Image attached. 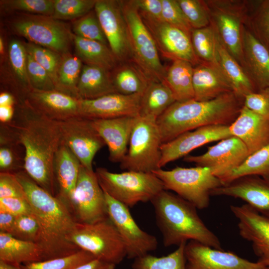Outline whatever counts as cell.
Listing matches in <instances>:
<instances>
[{"mask_svg":"<svg viewBox=\"0 0 269 269\" xmlns=\"http://www.w3.org/2000/svg\"><path fill=\"white\" fill-rule=\"evenodd\" d=\"M0 127L24 147L25 171L55 196L53 167L62 141L60 122L44 116L24 100L17 102L13 118L8 123H0Z\"/></svg>","mask_w":269,"mask_h":269,"instance_id":"obj_1","label":"cell"},{"mask_svg":"<svg viewBox=\"0 0 269 269\" xmlns=\"http://www.w3.org/2000/svg\"><path fill=\"white\" fill-rule=\"evenodd\" d=\"M15 175L39 224L37 243L43 251L44 261L69 256L80 250L69 241L77 221L68 206L38 185L24 170Z\"/></svg>","mask_w":269,"mask_h":269,"instance_id":"obj_2","label":"cell"},{"mask_svg":"<svg viewBox=\"0 0 269 269\" xmlns=\"http://www.w3.org/2000/svg\"><path fill=\"white\" fill-rule=\"evenodd\" d=\"M244 101L234 92L205 101H176L156 119L162 144L202 127L230 126L238 116Z\"/></svg>","mask_w":269,"mask_h":269,"instance_id":"obj_3","label":"cell"},{"mask_svg":"<svg viewBox=\"0 0 269 269\" xmlns=\"http://www.w3.org/2000/svg\"><path fill=\"white\" fill-rule=\"evenodd\" d=\"M150 202L165 247L195 241L222 250L219 238L206 226L193 204L165 189Z\"/></svg>","mask_w":269,"mask_h":269,"instance_id":"obj_4","label":"cell"},{"mask_svg":"<svg viewBox=\"0 0 269 269\" xmlns=\"http://www.w3.org/2000/svg\"><path fill=\"white\" fill-rule=\"evenodd\" d=\"M95 172L103 190L128 208L151 201L164 190L162 181L153 172L114 173L104 167L97 168Z\"/></svg>","mask_w":269,"mask_h":269,"instance_id":"obj_5","label":"cell"},{"mask_svg":"<svg viewBox=\"0 0 269 269\" xmlns=\"http://www.w3.org/2000/svg\"><path fill=\"white\" fill-rule=\"evenodd\" d=\"M210 24L223 44L244 69L243 35L248 22L250 1L206 0Z\"/></svg>","mask_w":269,"mask_h":269,"instance_id":"obj_6","label":"cell"},{"mask_svg":"<svg viewBox=\"0 0 269 269\" xmlns=\"http://www.w3.org/2000/svg\"><path fill=\"white\" fill-rule=\"evenodd\" d=\"M152 172L162 181L165 190L174 191L199 209L207 208L211 191L223 185L207 167L177 166L170 170L160 168Z\"/></svg>","mask_w":269,"mask_h":269,"instance_id":"obj_7","label":"cell"},{"mask_svg":"<svg viewBox=\"0 0 269 269\" xmlns=\"http://www.w3.org/2000/svg\"><path fill=\"white\" fill-rule=\"evenodd\" d=\"M69 241L96 259L116 265L127 257L124 243L109 217L93 223L77 222Z\"/></svg>","mask_w":269,"mask_h":269,"instance_id":"obj_8","label":"cell"},{"mask_svg":"<svg viewBox=\"0 0 269 269\" xmlns=\"http://www.w3.org/2000/svg\"><path fill=\"white\" fill-rule=\"evenodd\" d=\"M156 119L136 117L127 152L120 163L122 169L152 172L160 169L162 141Z\"/></svg>","mask_w":269,"mask_h":269,"instance_id":"obj_9","label":"cell"},{"mask_svg":"<svg viewBox=\"0 0 269 269\" xmlns=\"http://www.w3.org/2000/svg\"><path fill=\"white\" fill-rule=\"evenodd\" d=\"M120 3L128 27L133 60L150 82H163L166 67L161 62L153 37L133 0H120Z\"/></svg>","mask_w":269,"mask_h":269,"instance_id":"obj_10","label":"cell"},{"mask_svg":"<svg viewBox=\"0 0 269 269\" xmlns=\"http://www.w3.org/2000/svg\"><path fill=\"white\" fill-rule=\"evenodd\" d=\"M12 27L29 42L59 54H67L73 39L65 23L50 16L24 15L16 19Z\"/></svg>","mask_w":269,"mask_h":269,"instance_id":"obj_11","label":"cell"},{"mask_svg":"<svg viewBox=\"0 0 269 269\" xmlns=\"http://www.w3.org/2000/svg\"><path fill=\"white\" fill-rule=\"evenodd\" d=\"M104 193L108 217L124 243L127 257L135 259L155 251L158 246L156 237L139 228L127 206Z\"/></svg>","mask_w":269,"mask_h":269,"instance_id":"obj_12","label":"cell"},{"mask_svg":"<svg viewBox=\"0 0 269 269\" xmlns=\"http://www.w3.org/2000/svg\"><path fill=\"white\" fill-rule=\"evenodd\" d=\"M71 212L78 222L82 223H93L108 217L105 193L95 171L82 165L73 195Z\"/></svg>","mask_w":269,"mask_h":269,"instance_id":"obj_13","label":"cell"},{"mask_svg":"<svg viewBox=\"0 0 269 269\" xmlns=\"http://www.w3.org/2000/svg\"><path fill=\"white\" fill-rule=\"evenodd\" d=\"M94 10L109 47L119 62L133 60L128 27L120 0H97Z\"/></svg>","mask_w":269,"mask_h":269,"instance_id":"obj_14","label":"cell"},{"mask_svg":"<svg viewBox=\"0 0 269 269\" xmlns=\"http://www.w3.org/2000/svg\"><path fill=\"white\" fill-rule=\"evenodd\" d=\"M249 153L244 143L238 138L231 136L210 146L199 155H186L183 160L197 166L208 168L221 181L239 167Z\"/></svg>","mask_w":269,"mask_h":269,"instance_id":"obj_15","label":"cell"},{"mask_svg":"<svg viewBox=\"0 0 269 269\" xmlns=\"http://www.w3.org/2000/svg\"><path fill=\"white\" fill-rule=\"evenodd\" d=\"M60 122L63 143L82 166L93 170L94 156L106 144L92 125L91 120L78 117Z\"/></svg>","mask_w":269,"mask_h":269,"instance_id":"obj_16","label":"cell"},{"mask_svg":"<svg viewBox=\"0 0 269 269\" xmlns=\"http://www.w3.org/2000/svg\"><path fill=\"white\" fill-rule=\"evenodd\" d=\"M187 269H269L231 252L218 250L189 241L184 249Z\"/></svg>","mask_w":269,"mask_h":269,"instance_id":"obj_17","label":"cell"},{"mask_svg":"<svg viewBox=\"0 0 269 269\" xmlns=\"http://www.w3.org/2000/svg\"><path fill=\"white\" fill-rule=\"evenodd\" d=\"M142 19L163 57L172 61H187L193 66L200 63L194 52L189 35L163 20Z\"/></svg>","mask_w":269,"mask_h":269,"instance_id":"obj_18","label":"cell"},{"mask_svg":"<svg viewBox=\"0 0 269 269\" xmlns=\"http://www.w3.org/2000/svg\"><path fill=\"white\" fill-rule=\"evenodd\" d=\"M240 236L252 244L257 262L269 269V219L247 204L231 205Z\"/></svg>","mask_w":269,"mask_h":269,"instance_id":"obj_19","label":"cell"},{"mask_svg":"<svg viewBox=\"0 0 269 269\" xmlns=\"http://www.w3.org/2000/svg\"><path fill=\"white\" fill-rule=\"evenodd\" d=\"M229 126L215 125L202 127L185 132L171 141L162 143L160 146L159 168L186 156L196 148L232 136Z\"/></svg>","mask_w":269,"mask_h":269,"instance_id":"obj_20","label":"cell"},{"mask_svg":"<svg viewBox=\"0 0 269 269\" xmlns=\"http://www.w3.org/2000/svg\"><path fill=\"white\" fill-rule=\"evenodd\" d=\"M141 94H108L93 99H79L80 117L90 120L136 117L139 115Z\"/></svg>","mask_w":269,"mask_h":269,"instance_id":"obj_21","label":"cell"},{"mask_svg":"<svg viewBox=\"0 0 269 269\" xmlns=\"http://www.w3.org/2000/svg\"><path fill=\"white\" fill-rule=\"evenodd\" d=\"M210 194L240 199L269 219V182L259 176L237 178L213 189Z\"/></svg>","mask_w":269,"mask_h":269,"instance_id":"obj_22","label":"cell"},{"mask_svg":"<svg viewBox=\"0 0 269 269\" xmlns=\"http://www.w3.org/2000/svg\"><path fill=\"white\" fill-rule=\"evenodd\" d=\"M25 100L37 111L54 121L62 122L80 117L79 99L57 90L32 89Z\"/></svg>","mask_w":269,"mask_h":269,"instance_id":"obj_23","label":"cell"},{"mask_svg":"<svg viewBox=\"0 0 269 269\" xmlns=\"http://www.w3.org/2000/svg\"><path fill=\"white\" fill-rule=\"evenodd\" d=\"M136 117L91 120L108 146L111 161L121 163L125 156Z\"/></svg>","mask_w":269,"mask_h":269,"instance_id":"obj_24","label":"cell"},{"mask_svg":"<svg viewBox=\"0 0 269 269\" xmlns=\"http://www.w3.org/2000/svg\"><path fill=\"white\" fill-rule=\"evenodd\" d=\"M229 128L231 135L244 143L249 155L269 143V121L245 106Z\"/></svg>","mask_w":269,"mask_h":269,"instance_id":"obj_25","label":"cell"},{"mask_svg":"<svg viewBox=\"0 0 269 269\" xmlns=\"http://www.w3.org/2000/svg\"><path fill=\"white\" fill-rule=\"evenodd\" d=\"M81 165L77 158L62 141L53 161L56 194L55 196L64 202L71 211Z\"/></svg>","mask_w":269,"mask_h":269,"instance_id":"obj_26","label":"cell"},{"mask_svg":"<svg viewBox=\"0 0 269 269\" xmlns=\"http://www.w3.org/2000/svg\"><path fill=\"white\" fill-rule=\"evenodd\" d=\"M244 69L258 91L269 87V51L246 26L243 35Z\"/></svg>","mask_w":269,"mask_h":269,"instance_id":"obj_27","label":"cell"},{"mask_svg":"<svg viewBox=\"0 0 269 269\" xmlns=\"http://www.w3.org/2000/svg\"><path fill=\"white\" fill-rule=\"evenodd\" d=\"M194 100L205 101L233 92L220 67L201 62L194 66L192 77Z\"/></svg>","mask_w":269,"mask_h":269,"instance_id":"obj_28","label":"cell"},{"mask_svg":"<svg viewBox=\"0 0 269 269\" xmlns=\"http://www.w3.org/2000/svg\"><path fill=\"white\" fill-rule=\"evenodd\" d=\"M0 261L14 266L44 261L38 244L17 239L0 232Z\"/></svg>","mask_w":269,"mask_h":269,"instance_id":"obj_29","label":"cell"},{"mask_svg":"<svg viewBox=\"0 0 269 269\" xmlns=\"http://www.w3.org/2000/svg\"><path fill=\"white\" fill-rule=\"evenodd\" d=\"M79 99H93L117 93L110 71L97 66H83L77 87Z\"/></svg>","mask_w":269,"mask_h":269,"instance_id":"obj_30","label":"cell"},{"mask_svg":"<svg viewBox=\"0 0 269 269\" xmlns=\"http://www.w3.org/2000/svg\"><path fill=\"white\" fill-rule=\"evenodd\" d=\"M216 34L219 64L230 82L233 92L244 99L247 95L258 92L256 86L246 71L228 51Z\"/></svg>","mask_w":269,"mask_h":269,"instance_id":"obj_31","label":"cell"},{"mask_svg":"<svg viewBox=\"0 0 269 269\" xmlns=\"http://www.w3.org/2000/svg\"><path fill=\"white\" fill-rule=\"evenodd\" d=\"M111 76L117 93L142 94L150 82L133 60L119 62Z\"/></svg>","mask_w":269,"mask_h":269,"instance_id":"obj_32","label":"cell"},{"mask_svg":"<svg viewBox=\"0 0 269 269\" xmlns=\"http://www.w3.org/2000/svg\"><path fill=\"white\" fill-rule=\"evenodd\" d=\"M193 68L191 63L182 60H173L166 67L163 82L171 91L176 101L194 99Z\"/></svg>","mask_w":269,"mask_h":269,"instance_id":"obj_33","label":"cell"},{"mask_svg":"<svg viewBox=\"0 0 269 269\" xmlns=\"http://www.w3.org/2000/svg\"><path fill=\"white\" fill-rule=\"evenodd\" d=\"M73 40L76 56L85 65L99 66L110 71L118 64L119 61L107 45L74 34Z\"/></svg>","mask_w":269,"mask_h":269,"instance_id":"obj_34","label":"cell"},{"mask_svg":"<svg viewBox=\"0 0 269 269\" xmlns=\"http://www.w3.org/2000/svg\"><path fill=\"white\" fill-rule=\"evenodd\" d=\"M175 102L164 82L151 81L141 94L139 116L157 119Z\"/></svg>","mask_w":269,"mask_h":269,"instance_id":"obj_35","label":"cell"},{"mask_svg":"<svg viewBox=\"0 0 269 269\" xmlns=\"http://www.w3.org/2000/svg\"><path fill=\"white\" fill-rule=\"evenodd\" d=\"M67 54L62 56L54 83L55 89L79 99L77 87L83 68L82 62L76 55Z\"/></svg>","mask_w":269,"mask_h":269,"instance_id":"obj_36","label":"cell"},{"mask_svg":"<svg viewBox=\"0 0 269 269\" xmlns=\"http://www.w3.org/2000/svg\"><path fill=\"white\" fill-rule=\"evenodd\" d=\"M25 156L23 146L0 129V172L15 174L24 170Z\"/></svg>","mask_w":269,"mask_h":269,"instance_id":"obj_37","label":"cell"},{"mask_svg":"<svg viewBox=\"0 0 269 269\" xmlns=\"http://www.w3.org/2000/svg\"><path fill=\"white\" fill-rule=\"evenodd\" d=\"M246 175L259 176L269 182V143L249 155L239 167L221 181L224 185Z\"/></svg>","mask_w":269,"mask_h":269,"instance_id":"obj_38","label":"cell"},{"mask_svg":"<svg viewBox=\"0 0 269 269\" xmlns=\"http://www.w3.org/2000/svg\"><path fill=\"white\" fill-rule=\"evenodd\" d=\"M190 39L194 52L200 62L219 66L217 49V34L209 26L192 29Z\"/></svg>","mask_w":269,"mask_h":269,"instance_id":"obj_39","label":"cell"},{"mask_svg":"<svg viewBox=\"0 0 269 269\" xmlns=\"http://www.w3.org/2000/svg\"><path fill=\"white\" fill-rule=\"evenodd\" d=\"M184 242L171 253L161 257L150 254L134 259L133 269H187L184 254Z\"/></svg>","mask_w":269,"mask_h":269,"instance_id":"obj_40","label":"cell"},{"mask_svg":"<svg viewBox=\"0 0 269 269\" xmlns=\"http://www.w3.org/2000/svg\"><path fill=\"white\" fill-rule=\"evenodd\" d=\"M246 26L269 51V0L250 1Z\"/></svg>","mask_w":269,"mask_h":269,"instance_id":"obj_41","label":"cell"},{"mask_svg":"<svg viewBox=\"0 0 269 269\" xmlns=\"http://www.w3.org/2000/svg\"><path fill=\"white\" fill-rule=\"evenodd\" d=\"M10 64L18 82L21 101L25 100L32 89L27 74V52L24 44L17 40H12L8 46Z\"/></svg>","mask_w":269,"mask_h":269,"instance_id":"obj_42","label":"cell"},{"mask_svg":"<svg viewBox=\"0 0 269 269\" xmlns=\"http://www.w3.org/2000/svg\"><path fill=\"white\" fill-rule=\"evenodd\" d=\"M95 259L91 253L80 250L69 256L41 262L24 264L21 265V267L22 269H75Z\"/></svg>","mask_w":269,"mask_h":269,"instance_id":"obj_43","label":"cell"},{"mask_svg":"<svg viewBox=\"0 0 269 269\" xmlns=\"http://www.w3.org/2000/svg\"><path fill=\"white\" fill-rule=\"evenodd\" d=\"M97 0H54L52 17L57 20L80 18L94 9Z\"/></svg>","mask_w":269,"mask_h":269,"instance_id":"obj_44","label":"cell"},{"mask_svg":"<svg viewBox=\"0 0 269 269\" xmlns=\"http://www.w3.org/2000/svg\"><path fill=\"white\" fill-rule=\"evenodd\" d=\"M73 31L80 37L108 44L94 9L74 22Z\"/></svg>","mask_w":269,"mask_h":269,"instance_id":"obj_45","label":"cell"},{"mask_svg":"<svg viewBox=\"0 0 269 269\" xmlns=\"http://www.w3.org/2000/svg\"><path fill=\"white\" fill-rule=\"evenodd\" d=\"M192 29H199L210 25L208 7L204 0H177Z\"/></svg>","mask_w":269,"mask_h":269,"instance_id":"obj_46","label":"cell"},{"mask_svg":"<svg viewBox=\"0 0 269 269\" xmlns=\"http://www.w3.org/2000/svg\"><path fill=\"white\" fill-rule=\"evenodd\" d=\"M24 45L26 52L46 70L54 84L62 56L56 52L30 42Z\"/></svg>","mask_w":269,"mask_h":269,"instance_id":"obj_47","label":"cell"},{"mask_svg":"<svg viewBox=\"0 0 269 269\" xmlns=\"http://www.w3.org/2000/svg\"><path fill=\"white\" fill-rule=\"evenodd\" d=\"M2 5L8 10L21 11L52 16L54 0H3Z\"/></svg>","mask_w":269,"mask_h":269,"instance_id":"obj_48","label":"cell"},{"mask_svg":"<svg viewBox=\"0 0 269 269\" xmlns=\"http://www.w3.org/2000/svg\"><path fill=\"white\" fill-rule=\"evenodd\" d=\"M26 67L28 79L32 89L39 91L56 90L48 73L27 53Z\"/></svg>","mask_w":269,"mask_h":269,"instance_id":"obj_49","label":"cell"},{"mask_svg":"<svg viewBox=\"0 0 269 269\" xmlns=\"http://www.w3.org/2000/svg\"><path fill=\"white\" fill-rule=\"evenodd\" d=\"M162 19L165 22L182 30L190 36L192 28L177 0H162Z\"/></svg>","mask_w":269,"mask_h":269,"instance_id":"obj_50","label":"cell"},{"mask_svg":"<svg viewBox=\"0 0 269 269\" xmlns=\"http://www.w3.org/2000/svg\"><path fill=\"white\" fill-rule=\"evenodd\" d=\"M39 233V224L33 214L15 216L12 236L22 240L37 243Z\"/></svg>","mask_w":269,"mask_h":269,"instance_id":"obj_51","label":"cell"},{"mask_svg":"<svg viewBox=\"0 0 269 269\" xmlns=\"http://www.w3.org/2000/svg\"><path fill=\"white\" fill-rule=\"evenodd\" d=\"M244 106L269 121V87L246 96Z\"/></svg>","mask_w":269,"mask_h":269,"instance_id":"obj_52","label":"cell"},{"mask_svg":"<svg viewBox=\"0 0 269 269\" xmlns=\"http://www.w3.org/2000/svg\"><path fill=\"white\" fill-rule=\"evenodd\" d=\"M9 197L26 199L23 188L15 175L0 172V198Z\"/></svg>","mask_w":269,"mask_h":269,"instance_id":"obj_53","label":"cell"},{"mask_svg":"<svg viewBox=\"0 0 269 269\" xmlns=\"http://www.w3.org/2000/svg\"><path fill=\"white\" fill-rule=\"evenodd\" d=\"M0 211L15 216L32 215L31 207L26 199L17 197L0 198Z\"/></svg>","mask_w":269,"mask_h":269,"instance_id":"obj_54","label":"cell"},{"mask_svg":"<svg viewBox=\"0 0 269 269\" xmlns=\"http://www.w3.org/2000/svg\"><path fill=\"white\" fill-rule=\"evenodd\" d=\"M133 2L142 18L163 20L162 0H133Z\"/></svg>","mask_w":269,"mask_h":269,"instance_id":"obj_55","label":"cell"},{"mask_svg":"<svg viewBox=\"0 0 269 269\" xmlns=\"http://www.w3.org/2000/svg\"><path fill=\"white\" fill-rule=\"evenodd\" d=\"M15 216L7 212L0 211V232L12 235Z\"/></svg>","mask_w":269,"mask_h":269,"instance_id":"obj_56","label":"cell"},{"mask_svg":"<svg viewBox=\"0 0 269 269\" xmlns=\"http://www.w3.org/2000/svg\"><path fill=\"white\" fill-rule=\"evenodd\" d=\"M115 267L114 264L95 259L75 269H115Z\"/></svg>","mask_w":269,"mask_h":269,"instance_id":"obj_57","label":"cell"},{"mask_svg":"<svg viewBox=\"0 0 269 269\" xmlns=\"http://www.w3.org/2000/svg\"><path fill=\"white\" fill-rule=\"evenodd\" d=\"M15 106H0V123L9 122L13 117Z\"/></svg>","mask_w":269,"mask_h":269,"instance_id":"obj_58","label":"cell"},{"mask_svg":"<svg viewBox=\"0 0 269 269\" xmlns=\"http://www.w3.org/2000/svg\"><path fill=\"white\" fill-rule=\"evenodd\" d=\"M17 101L15 97L10 92H2L0 95V106H15Z\"/></svg>","mask_w":269,"mask_h":269,"instance_id":"obj_59","label":"cell"},{"mask_svg":"<svg viewBox=\"0 0 269 269\" xmlns=\"http://www.w3.org/2000/svg\"><path fill=\"white\" fill-rule=\"evenodd\" d=\"M0 269H22L20 266H14L0 261Z\"/></svg>","mask_w":269,"mask_h":269,"instance_id":"obj_60","label":"cell"},{"mask_svg":"<svg viewBox=\"0 0 269 269\" xmlns=\"http://www.w3.org/2000/svg\"><path fill=\"white\" fill-rule=\"evenodd\" d=\"M3 41L1 37H0V52L2 54L3 52Z\"/></svg>","mask_w":269,"mask_h":269,"instance_id":"obj_61","label":"cell"}]
</instances>
